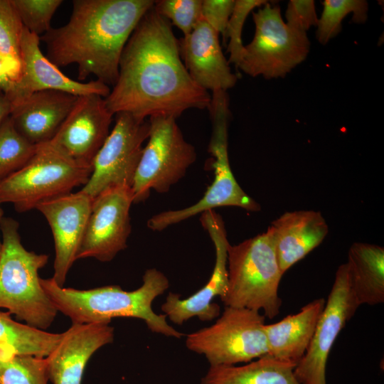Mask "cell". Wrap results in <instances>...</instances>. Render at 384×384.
Here are the masks:
<instances>
[{
	"label": "cell",
	"instance_id": "d590c367",
	"mask_svg": "<svg viewBox=\"0 0 384 384\" xmlns=\"http://www.w3.org/2000/svg\"><path fill=\"white\" fill-rule=\"evenodd\" d=\"M12 80L5 74L0 62V92L6 95L11 89Z\"/></svg>",
	"mask_w": 384,
	"mask_h": 384
},
{
	"label": "cell",
	"instance_id": "d6986e66",
	"mask_svg": "<svg viewBox=\"0 0 384 384\" xmlns=\"http://www.w3.org/2000/svg\"><path fill=\"white\" fill-rule=\"evenodd\" d=\"M219 33L201 19L179 41L181 59L192 80L208 92L227 91L237 82L223 53Z\"/></svg>",
	"mask_w": 384,
	"mask_h": 384
},
{
	"label": "cell",
	"instance_id": "8d00e7d4",
	"mask_svg": "<svg viewBox=\"0 0 384 384\" xmlns=\"http://www.w3.org/2000/svg\"><path fill=\"white\" fill-rule=\"evenodd\" d=\"M1 203L0 202V220L1 218L3 217V214H4V211L1 207ZM1 235H0V250H1Z\"/></svg>",
	"mask_w": 384,
	"mask_h": 384
},
{
	"label": "cell",
	"instance_id": "836d02e7",
	"mask_svg": "<svg viewBox=\"0 0 384 384\" xmlns=\"http://www.w3.org/2000/svg\"><path fill=\"white\" fill-rule=\"evenodd\" d=\"M234 5L235 0H202L201 18L224 36Z\"/></svg>",
	"mask_w": 384,
	"mask_h": 384
},
{
	"label": "cell",
	"instance_id": "2e32d148",
	"mask_svg": "<svg viewBox=\"0 0 384 384\" xmlns=\"http://www.w3.org/2000/svg\"><path fill=\"white\" fill-rule=\"evenodd\" d=\"M93 199L80 190L46 200L35 208L51 228L55 252L52 278L60 287L77 260Z\"/></svg>",
	"mask_w": 384,
	"mask_h": 384
},
{
	"label": "cell",
	"instance_id": "52a82bcc",
	"mask_svg": "<svg viewBox=\"0 0 384 384\" xmlns=\"http://www.w3.org/2000/svg\"><path fill=\"white\" fill-rule=\"evenodd\" d=\"M208 110L213 129L208 151L213 159L214 179L203 196L196 203L182 209L164 211L149 218L146 225L154 231H161L218 207L236 206L250 211L260 210V205L239 186L230 166L228 125L230 113L226 91L212 92Z\"/></svg>",
	"mask_w": 384,
	"mask_h": 384
},
{
	"label": "cell",
	"instance_id": "484cf974",
	"mask_svg": "<svg viewBox=\"0 0 384 384\" xmlns=\"http://www.w3.org/2000/svg\"><path fill=\"white\" fill-rule=\"evenodd\" d=\"M23 26L11 0H0V62L5 74L16 81L21 71V38Z\"/></svg>",
	"mask_w": 384,
	"mask_h": 384
},
{
	"label": "cell",
	"instance_id": "9c48e42d",
	"mask_svg": "<svg viewBox=\"0 0 384 384\" xmlns=\"http://www.w3.org/2000/svg\"><path fill=\"white\" fill-rule=\"evenodd\" d=\"M265 316L245 308L225 306L215 322L186 336V348L210 366L248 363L268 353Z\"/></svg>",
	"mask_w": 384,
	"mask_h": 384
},
{
	"label": "cell",
	"instance_id": "4316f807",
	"mask_svg": "<svg viewBox=\"0 0 384 384\" xmlns=\"http://www.w3.org/2000/svg\"><path fill=\"white\" fill-rule=\"evenodd\" d=\"M46 358L0 351V384H48Z\"/></svg>",
	"mask_w": 384,
	"mask_h": 384
},
{
	"label": "cell",
	"instance_id": "ac0fdd59",
	"mask_svg": "<svg viewBox=\"0 0 384 384\" xmlns=\"http://www.w3.org/2000/svg\"><path fill=\"white\" fill-rule=\"evenodd\" d=\"M114 328L109 323L72 324L46 357L52 384H81L91 356L114 340Z\"/></svg>",
	"mask_w": 384,
	"mask_h": 384
},
{
	"label": "cell",
	"instance_id": "7402d4cb",
	"mask_svg": "<svg viewBox=\"0 0 384 384\" xmlns=\"http://www.w3.org/2000/svg\"><path fill=\"white\" fill-rule=\"evenodd\" d=\"M325 303L323 298L314 299L297 314L288 315L274 324H265L267 354L296 367L310 344Z\"/></svg>",
	"mask_w": 384,
	"mask_h": 384
},
{
	"label": "cell",
	"instance_id": "7c38bea8",
	"mask_svg": "<svg viewBox=\"0 0 384 384\" xmlns=\"http://www.w3.org/2000/svg\"><path fill=\"white\" fill-rule=\"evenodd\" d=\"M359 306L351 288L346 265L343 264L336 270L306 353L294 370L301 384H326V363L333 344Z\"/></svg>",
	"mask_w": 384,
	"mask_h": 384
},
{
	"label": "cell",
	"instance_id": "9a60e30c",
	"mask_svg": "<svg viewBox=\"0 0 384 384\" xmlns=\"http://www.w3.org/2000/svg\"><path fill=\"white\" fill-rule=\"evenodd\" d=\"M40 37L25 27L21 38V71L6 95L11 107L34 92L55 90L82 96L97 94L106 97L108 85L96 80L87 82L75 80L63 73L44 55L40 48Z\"/></svg>",
	"mask_w": 384,
	"mask_h": 384
},
{
	"label": "cell",
	"instance_id": "5b68a950",
	"mask_svg": "<svg viewBox=\"0 0 384 384\" xmlns=\"http://www.w3.org/2000/svg\"><path fill=\"white\" fill-rule=\"evenodd\" d=\"M228 284L220 298L225 306L264 313L270 319L279 314L278 290L282 273L270 230L228 249Z\"/></svg>",
	"mask_w": 384,
	"mask_h": 384
},
{
	"label": "cell",
	"instance_id": "f1b7e54d",
	"mask_svg": "<svg viewBox=\"0 0 384 384\" xmlns=\"http://www.w3.org/2000/svg\"><path fill=\"white\" fill-rule=\"evenodd\" d=\"M322 4V14L316 26V38L323 45L340 33L341 22L348 14L353 13V22L364 23L367 20L368 6L366 1L324 0Z\"/></svg>",
	"mask_w": 384,
	"mask_h": 384
},
{
	"label": "cell",
	"instance_id": "603a6c76",
	"mask_svg": "<svg viewBox=\"0 0 384 384\" xmlns=\"http://www.w3.org/2000/svg\"><path fill=\"white\" fill-rule=\"evenodd\" d=\"M351 288L357 302L376 305L384 302V248L365 242H354L346 263Z\"/></svg>",
	"mask_w": 384,
	"mask_h": 384
},
{
	"label": "cell",
	"instance_id": "6da1fadb",
	"mask_svg": "<svg viewBox=\"0 0 384 384\" xmlns=\"http://www.w3.org/2000/svg\"><path fill=\"white\" fill-rule=\"evenodd\" d=\"M115 115L177 119L189 109H208L211 95L195 83L181 59L171 23L154 9L140 20L122 51L116 83L105 98Z\"/></svg>",
	"mask_w": 384,
	"mask_h": 384
},
{
	"label": "cell",
	"instance_id": "f546056e",
	"mask_svg": "<svg viewBox=\"0 0 384 384\" xmlns=\"http://www.w3.org/2000/svg\"><path fill=\"white\" fill-rule=\"evenodd\" d=\"M23 27L40 37L52 27L51 19L62 0H11Z\"/></svg>",
	"mask_w": 384,
	"mask_h": 384
},
{
	"label": "cell",
	"instance_id": "8fae6325",
	"mask_svg": "<svg viewBox=\"0 0 384 384\" xmlns=\"http://www.w3.org/2000/svg\"><path fill=\"white\" fill-rule=\"evenodd\" d=\"M149 131V119L127 112L116 114L114 125L95 156L91 175L81 191L95 198L111 186L132 187Z\"/></svg>",
	"mask_w": 384,
	"mask_h": 384
},
{
	"label": "cell",
	"instance_id": "83f0119b",
	"mask_svg": "<svg viewBox=\"0 0 384 384\" xmlns=\"http://www.w3.org/2000/svg\"><path fill=\"white\" fill-rule=\"evenodd\" d=\"M36 148L19 133L10 116L6 117L0 124V181L22 168Z\"/></svg>",
	"mask_w": 384,
	"mask_h": 384
},
{
	"label": "cell",
	"instance_id": "e575fe53",
	"mask_svg": "<svg viewBox=\"0 0 384 384\" xmlns=\"http://www.w3.org/2000/svg\"><path fill=\"white\" fill-rule=\"evenodd\" d=\"M11 106L6 95L0 92V124L3 120L10 115Z\"/></svg>",
	"mask_w": 384,
	"mask_h": 384
},
{
	"label": "cell",
	"instance_id": "277c9868",
	"mask_svg": "<svg viewBox=\"0 0 384 384\" xmlns=\"http://www.w3.org/2000/svg\"><path fill=\"white\" fill-rule=\"evenodd\" d=\"M19 224L14 218L0 220V308L32 327L44 330L58 310L44 292L38 272L48 256L27 250L22 245Z\"/></svg>",
	"mask_w": 384,
	"mask_h": 384
},
{
	"label": "cell",
	"instance_id": "7a4b0ae2",
	"mask_svg": "<svg viewBox=\"0 0 384 384\" xmlns=\"http://www.w3.org/2000/svg\"><path fill=\"white\" fill-rule=\"evenodd\" d=\"M153 0H74L66 24L40 37L56 66L78 65V78L93 75L109 87L118 78L122 51Z\"/></svg>",
	"mask_w": 384,
	"mask_h": 384
},
{
	"label": "cell",
	"instance_id": "e0dca14e",
	"mask_svg": "<svg viewBox=\"0 0 384 384\" xmlns=\"http://www.w3.org/2000/svg\"><path fill=\"white\" fill-rule=\"evenodd\" d=\"M113 116L105 97L97 94L78 96L50 142L79 164L92 168L110 134Z\"/></svg>",
	"mask_w": 384,
	"mask_h": 384
},
{
	"label": "cell",
	"instance_id": "cb8c5ba5",
	"mask_svg": "<svg viewBox=\"0 0 384 384\" xmlns=\"http://www.w3.org/2000/svg\"><path fill=\"white\" fill-rule=\"evenodd\" d=\"M294 368L267 353L242 366H210L200 384H301Z\"/></svg>",
	"mask_w": 384,
	"mask_h": 384
},
{
	"label": "cell",
	"instance_id": "d6a6232c",
	"mask_svg": "<svg viewBox=\"0 0 384 384\" xmlns=\"http://www.w3.org/2000/svg\"><path fill=\"white\" fill-rule=\"evenodd\" d=\"M286 23L306 32L311 26H316L318 17L315 3L312 0H290L285 12Z\"/></svg>",
	"mask_w": 384,
	"mask_h": 384
},
{
	"label": "cell",
	"instance_id": "3957f363",
	"mask_svg": "<svg viewBox=\"0 0 384 384\" xmlns=\"http://www.w3.org/2000/svg\"><path fill=\"white\" fill-rule=\"evenodd\" d=\"M41 284L58 311L72 324H110L114 318H135L144 321L153 333L176 338L184 335L169 324L165 314L152 309L155 299L170 286L166 276L156 268L146 270L142 286L133 291L118 285L80 290L60 287L52 277L41 278Z\"/></svg>",
	"mask_w": 384,
	"mask_h": 384
},
{
	"label": "cell",
	"instance_id": "30bf717a",
	"mask_svg": "<svg viewBox=\"0 0 384 384\" xmlns=\"http://www.w3.org/2000/svg\"><path fill=\"white\" fill-rule=\"evenodd\" d=\"M148 119L149 136L132 186L134 203L144 201L151 190L168 192L196 159V149L185 140L176 118L156 115Z\"/></svg>",
	"mask_w": 384,
	"mask_h": 384
},
{
	"label": "cell",
	"instance_id": "1f68e13d",
	"mask_svg": "<svg viewBox=\"0 0 384 384\" xmlns=\"http://www.w3.org/2000/svg\"><path fill=\"white\" fill-rule=\"evenodd\" d=\"M268 2L266 0H235L233 12L228 20L223 38H229L227 52L229 53V63L236 66L241 58L244 46L242 42V28L248 14L256 7Z\"/></svg>",
	"mask_w": 384,
	"mask_h": 384
},
{
	"label": "cell",
	"instance_id": "ffe728a7",
	"mask_svg": "<svg viewBox=\"0 0 384 384\" xmlns=\"http://www.w3.org/2000/svg\"><path fill=\"white\" fill-rule=\"evenodd\" d=\"M268 230L284 274L321 243L329 228L320 212L304 210L284 213L272 222Z\"/></svg>",
	"mask_w": 384,
	"mask_h": 384
},
{
	"label": "cell",
	"instance_id": "4dcf8cb0",
	"mask_svg": "<svg viewBox=\"0 0 384 384\" xmlns=\"http://www.w3.org/2000/svg\"><path fill=\"white\" fill-rule=\"evenodd\" d=\"M201 4L202 0H159L154 1V9L184 36L202 19Z\"/></svg>",
	"mask_w": 384,
	"mask_h": 384
},
{
	"label": "cell",
	"instance_id": "ba28073f",
	"mask_svg": "<svg viewBox=\"0 0 384 384\" xmlns=\"http://www.w3.org/2000/svg\"><path fill=\"white\" fill-rule=\"evenodd\" d=\"M255 31L244 46L236 68L251 77L284 78L307 57L310 41L306 32L284 22L280 8L269 2L252 13Z\"/></svg>",
	"mask_w": 384,
	"mask_h": 384
},
{
	"label": "cell",
	"instance_id": "5bb4252c",
	"mask_svg": "<svg viewBox=\"0 0 384 384\" xmlns=\"http://www.w3.org/2000/svg\"><path fill=\"white\" fill-rule=\"evenodd\" d=\"M200 221L214 245L215 265L208 282L193 294L182 299L178 294H168L161 309L166 318L176 325H182L195 316L203 321L218 318L220 308L213 300L216 297L222 298L228 289V249L230 243L223 220L215 210H210L201 214Z\"/></svg>",
	"mask_w": 384,
	"mask_h": 384
},
{
	"label": "cell",
	"instance_id": "8992f818",
	"mask_svg": "<svg viewBox=\"0 0 384 384\" xmlns=\"http://www.w3.org/2000/svg\"><path fill=\"white\" fill-rule=\"evenodd\" d=\"M92 170L50 142L36 144L33 155L22 168L0 181V202L12 203L20 213L34 209L42 201L84 186Z\"/></svg>",
	"mask_w": 384,
	"mask_h": 384
},
{
	"label": "cell",
	"instance_id": "44dd1931",
	"mask_svg": "<svg viewBox=\"0 0 384 384\" xmlns=\"http://www.w3.org/2000/svg\"><path fill=\"white\" fill-rule=\"evenodd\" d=\"M77 98L60 91L36 92L13 106L9 116L21 134L39 144L53 138Z\"/></svg>",
	"mask_w": 384,
	"mask_h": 384
},
{
	"label": "cell",
	"instance_id": "4fadbf2b",
	"mask_svg": "<svg viewBox=\"0 0 384 384\" xmlns=\"http://www.w3.org/2000/svg\"><path fill=\"white\" fill-rule=\"evenodd\" d=\"M132 203V187L127 185L109 187L94 198L77 260L110 262L127 247Z\"/></svg>",
	"mask_w": 384,
	"mask_h": 384
},
{
	"label": "cell",
	"instance_id": "d4e9b609",
	"mask_svg": "<svg viewBox=\"0 0 384 384\" xmlns=\"http://www.w3.org/2000/svg\"><path fill=\"white\" fill-rule=\"evenodd\" d=\"M62 333L41 330L12 319L0 311V351L18 355L46 358L58 343Z\"/></svg>",
	"mask_w": 384,
	"mask_h": 384
}]
</instances>
